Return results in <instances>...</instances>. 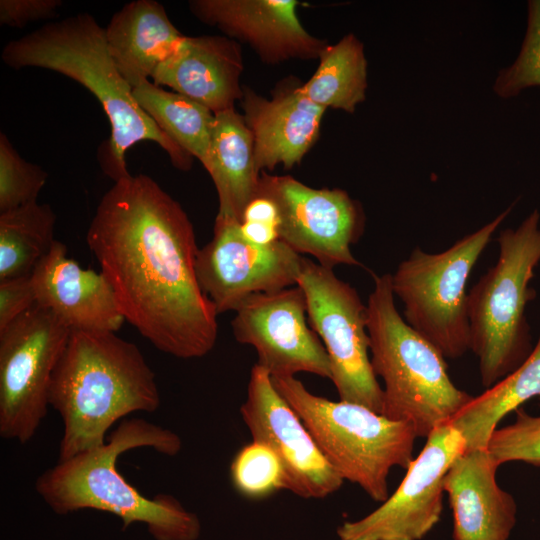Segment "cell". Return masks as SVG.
Instances as JSON below:
<instances>
[{"label":"cell","mask_w":540,"mask_h":540,"mask_svg":"<svg viewBox=\"0 0 540 540\" xmlns=\"http://www.w3.org/2000/svg\"><path fill=\"white\" fill-rule=\"evenodd\" d=\"M71 330L35 304L0 330V436L29 442L48 413L52 374Z\"/></svg>","instance_id":"10"},{"label":"cell","mask_w":540,"mask_h":540,"mask_svg":"<svg viewBox=\"0 0 540 540\" xmlns=\"http://www.w3.org/2000/svg\"><path fill=\"white\" fill-rule=\"evenodd\" d=\"M47 177L46 171L23 159L0 133V213L37 202Z\"/></svg>","instance_id":"28"},{"label":"cell","mask_w":540,"mask_h":540,"mask_svg":"<svg viewBox=\"0 0 540 540\" xmlns=\"http://www.w3.org/2000/svg\"><path fill=\"white\" fill-rule=\"evenodd\" d=\"M241 233L246 240L256 245H270L280 240L277 227L262 222H242Z\"/></svg>","instance_id":"34"},{"label":"cell","mask_w":540,"mask_h":540,"mask_svg":"<svg viewBox=\"0 0 540 540\" xmlns=\"http://www.w3.org/2000/svg\"><path fill=\"white\" fill-rule=\"evenodd\" d=\"M540 214L534 210L516 229L497 238L499 257L468 293L470 350L477 356L481 383L490 388L531 353L526 306L540 262Z\"/></svg>","instance_id":"6"},{"label":"cell","mask_w":540,"mask_h":540,"mask_svg":"<svg viewBox=\"0 0 540 540\" xmlns=\"http://www.w3.org/2000/svg\"><path fill=\"white\" fill-rule=\"evenodd\" d=\"M295 0H192L191 13L227 37L248 44L261 61L278 64L319 57L328 43L309 32Z\"/></svg>","instance_id":"16"},{"label":"cell","mask_w":540,"mask_h":540,"mask_svg":"<svg viewBox=\"0 0 540 540\" xmlns=\"http://www.w3.org/2000/svg\"><path fill=\"white\" fill-rule=\"evenodd\" d=\"M8 67H36L58 72L80 83L101 104L111 126L99 148L103 172L114 182L129 177L126 152L150 141L163 149L174 167L188 171L193 157L176 144L138 105L133 88L117 69L107 48L105 30L89 13L47 23L8 42L1 53Z\"/></svg>","instance_id":"2"},{"label":"cell","mask_w":540,"mask_h":540,"mask_svg":"<svg viewBox=\"0 0 540 540\" xmlns=\"http://www.w3.org/2000/svg\"><path fill=\"white\" fill-rule=\"evenodd\" d=\"M257 196L278 212L279 239L294 251L313 256L322 266L360 265L351 246L361 237L365 215L342 189H316L289 175L261 172Z\"/></svg>","instance_id":"11"},{"label":"cell","mask_w":540,"mask_h":540,"mask_svg":"<svg viewBox=\"0 0 540 540\" xmlns=\"http://www.w3.org/2000/svg\"><path fill=\"white\" fill-rule=\"evenodd\" d=\"M136 448H152L166 456L182 449L175 432L142 418L122 420L97 448L58 461L38 476L35 490L60 515L93 509L118 516L123 529L140 522L155 540H197L198 516L172 495L143 496L117 469L119 456Z\"/></svg>","instance_id":"4"},{"label":"cell","mask_w":540,"mask_h":540,"mask_svg":"<svg viewBox=\"0 0 540 540\" xmlns=\"http://www.w3.org/2000/svg\"><path fill=\"white\" fill-rule=\"evenodd\" d=\"M55 223L51 206L38 202L0 213V280L33 273L56 241Z\"/></svg>","instance_id":"26"},{"label":"cell","mask_w":540,"mask_h":540,"mask_svg":"<svg viewBox=\"0 0 540 540\" xmlns=\"http://www.w3.org/2000/svg\"><path fill=\"white\" fill-rule=\"evenodd\" d=\"M303 258L281 240L253 244L242 235L240 223L216 217L211 241L197 252L195 271L220 314L235 311L255 293L297 285Z\"/></svg>","instance_id":"13"},{"label":"cell","mask_w":540,"mask_h":540,"mask_svg":"<svg viewBox=\"0 0 540 540\" xmlns=\"http://www.w3.org/2000/svg\"><path fill=\"white\" fill-rule=\"evenodd\" d=\"M498 464L488 449L466 450L443 479L453 515L454 540H508L517 505L497 483Z\"/></svg>","instance_id":"20"},{"label":"cell","mask_w":540,"mask_h":540,"mask_svg":"<svg viewBox=\"0 0 540 540\" xmlns=\"http://www.w3.org/2000/svg\"><path fill=\"white\" fill-rule=\"evenodd\" d=\"M49 404L63 422L62 461L103 445L125 416L156 411L160 393L136 344L116 332L71 330L52 374Z\"/></svg>","instance_id":"3"},{"label":"cell","mask_w":540,"mask_h":540,"mask_svg":"<svg viewBox=\"0 0 540 540\" xmlns=\"http://www.w3.org/2000/svg\"><path fill=\"white\" fill-rule=\"evenodd\" d=\"M540 86V0L527 4V27L515 61L499 71L494 93L509 99L530 87Z\"/></svg>","instance_id":"29"},{"label":"cell","mask_w":540,"mask_h":540,"mask_svg":"<svg viewBox=\"0 0 540 540\" xmlns=\"http://www.w3.org/2000/svg\"><path fill=\"white\" fill-rule=\"evenodd\" d=\"M272 381L338 475L384 502L391 469H407L413 460V427L360 404L315 395L295 377Z\"/></svg>","instance_id":"7"},{"label":"cell","mask_w":540,"mask_h":540,"mask_svg":"<svg viewBox=\"0 0 540 540\" xmlns=\"http://www.w3.org/2000/svg\"><path fill=\"white\" fill-rule=\"evenodd\" d=\"M311 78L301 85L304 95L316 105L353 113L366 99L367 59L363 43L347 34L327 45Z\"/></svg>","instance_id":"24"},{"label":"cell","mask_w":540,"mask_h":540,"mask_svg":"<svg viewBox=\"0 0 540 540\" xmlns=\"http://www.w3.org/2000/svg\"><path fill=\"white\" fill-rule=\"evenodd\" d=\"M536 396L540 398V335L523 363L485 392L473 397L451 424L465 439L466 450L486 449L498 423Z\"/></svg>","instance_id":"23"},{"label":"cell","mask_w":540,"mask_h":540,"mask_svg":"<svg viewBox=\"0 0 540 540\" xmlns=\"http://www.w3.org/2000/svg\"><path fill=\"white\" fill-rule=\"evenodd\" d=\"M138 105L176 144L203 165L208 157L215 114L205 106L149 80L133 88Z\"/></svg>","instance_id":"25"},{"label":"cell","mask_w":540,"mask_h":540,"mask_svg":"<svg viewBox=\"0 0 540 540\" xmlns=\"http://www.w3.org/2000/svg\"><path fill=\"white\" fill-rule=\"evenodd\" d=\"M36 304L70 330L118 331L125 318L103 273L82 268L56 240L32 273Z\"/></svg>","instance_id":"18"},{"label":"cell","mask_w":540,"mask_h":540,"mask_svg":"<svg viewBox=\"0 0 540 540\" xmlns=\"http://www.w3.org/2000/svg\"><path fill=\"white\" fill-rule=\"evenodd\" d=\"M295 77L279 82L271 98L243 86L240 100L254 147L257 170L299 164L319 137L325 109L308 99Z\"/></svg>","instance_id":"17"},{"label":"cell","mask_w":540,"mask_h":540,"mask_svg":"<svg viewBox=\"0 0 540 540\" xmlns=\"http://www.w3.org/2000/svg\"><path fill=\"white\" fill-rule=\"evenodd\" d=\"M243 69L241 47L236 40L221 35L184 36L177 49L158 66L152 80L216 114L235 109V102L242 99Z\"/></svg>","instance_id":"19"},{"label":"cell","mask_w":540,"mask_h":540,"mask_svg":"<svg viewBox=\"0 0 540 540\" xmlns=\"http://www.w3.org/2000/svg\"><path fill=\"white\" fill-rule=\"evenodd\" d=\"M511 209L445 251L414 248L391 274L394 295L404 306V320L445 358L457 359L470 350L467 281Z\"/></svg>","instance_id":"8"},{"label":"cell","mask_w":540,"mask_h":540,"mask_svg":"<svg viewBox=\"0 0 540 540\" xmlns=\"http://www.w3.org/2000/svg\"><path fill=\"white\" fill-rule=\"evenodd\" d=\"M35 304L32 274L0 280V330Z\"/></svg>","instance_id":"31"},{"label":"cell","mask_w":540,"mask_h":540,"mask_svg":"<svg viewBox=\"0 0 540 540\" xmlns=\"http://www.w3.org/2000/svg\"><path fill=\"white\" fill-rule=\"evenodd\" d=\"M104 30L109 53L132 88L152 78L185 36L171 22L165 7L155 0L125 4Z\"/></svg>","instance_id":"21"},{"label":"cell","mask_w":540,"mask_h":540,"mask_svg":"<svg viewBox=\"0 0 540 540\" xmlns=\"http://www.w3.org/2000/svg\"><path fill=\"white\" fill-rule=\"evenodd\" d=\"M395 492L365 517L337 528L340 540H421L440 521L443 479L466 442L451 422L426 438Z\"/></svg>","instance_id":"12"},{"label":"cell","mask_w":540,"mask_h":540,"mask_svg":"<svg viewBox=\"0 0 540 540\" xmlns=\"http://www.w3.org/2000/svg\"><path fill=\"white\" fill-rule=\"evenodd\" d=\"M61 0H1L0 24L23 28L27 24L54 18Z\"/></svg>","instance_id":"32"},{"label":"cell","mask_w":540,"mask_h":540,"mask_svg":"<svg viewBox=\"0 0 540 540\" xmlns=\"http://www.w3.org/2000/svg\"><path fill=\"white\" fill-rule=\"evenodd\" d=\"M297 285L307 302L310 327L322 341L331 366V381L340 400L379 414L383 390L372 369L367 306L333 268L303 258Z\"/></svg>","instance_id":"9"},{"label":"cell","mask_w":540,"mask_h":540,"mask_svg":"<svg viewBox=\"0 0 540 540\" xmlns=\"http://www.w3.org/2000/svg\"><path fill=\"white\" fill-rule=\"evenodd\" d=\"M240 414L252 440L266 444L279 458L285 490L301 498L321 499L340 489L344 480L276 390L269 373L257 363L251 369Z\"/></svg>","instance_id":"15"},{"label":"cell","mask_w":540,"mask_h":540,"mask_svg":"<svg viewBox=\"0 0 540 540\" xmlns=\"http://www.w3.org/2000/svg\"><path fill=\"white\" fill-rule=\"evenodd\" d=\"M230 478L243 497L260 500L284 489V473L277 455L264 443L242 446L230 465Z\"/></svg>","instance_id":"27"},{"label":"cell","mask_w":540,"mask_h":540,"mask_svg":"<svg viewBox=\"0 0 540 540\" xmlns=\"http://www.w3.org/2000/svg\"><path fill=\"white\" fill-rule=\"evenodd\" d=\"M367 301L371 365L384 382L381 415L410 424L427 438L473 396L449 377L445 357L399 314L391 274L373 275Z\"/></svg>","instance_id":"5"},{"label":"cell","mask_w":540,"mask_h":540,"mask_svg":"<svg viewBox=\"0 0 540 540\" xmlns=\"http://www.w3.org/2000/svg\"><path fill=\"white\" fill-rule=\"evenodd\" d=\"M515 411V422L497 428L487 449L498 466L510 461L540 466V416H532L521 408Z\"/></svg>","instance_id":"30"},{"label":"cell","mask_w":540,"mask_h":540,"mask_svg":"<svg viewBox=\"0 0 540 540\" xmlns=\"http://www.w3.org/2000/svg\"><path fill=\"white\" fill-rule=\"evenodd\" d=\"M307 302L298 286L255 293L235 310L233 335L255 348L257 364L271 378L299 372L331 379V366L319 336L307 324Z\"/></svg>","instance_id":"14"},{"label":"cell","mask_w":540,"mask_h":540,"mask_svg":"<svg viewBox=\"0 0 540 540\" xmlns=\"http://www.w3.org/2000/svg\"><path fill=\"white\" fill-rule=\"evenodd\" d=\"M203 167L218 194L216 217L241 224L246 207L257 195L261 173L255 165L252 135L243 116L235 109L215 114Z\"/></svg>","instance_id":"22"},{"label":"cell","mask_w":540,"mask_h":540,"mask_svg":"<svg viewBox=\"0 0 540 540\" xmlns=\"http://www.w3.org/2000/svg\"><path fill=\"white\" fill-rule=\"evenodd\" d=\"M242 222H262L277 227V208L271 200L257 196L246 207Z\"/></svg>","instance_id":"33"},{"label":"cell","mask_w":540,"mask_h":540,"mask_svg":"<svg viewBox=\"0 0 540 540\" xmlns=\"http://www.w3.org/2000/svg\"><path fill=\"white\" fill-rule=\"evenodd\" d=\"M86 242L125 320L158 350L192 359L214 348L218 314L197 280L193 225L154 179L138 174L114 182Z\"/></svg>","instance_id":"1"}]
</instances>
